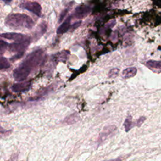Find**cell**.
Segmentation results:
<instances>
[{"mask_svg":"<svg viewBox=\"0 0 161 161\" xmlns=\"http://www.w3.org/2000/svg\"><path fill=\"white\" fill-rule=\"evenodd\" d=\"M0 37L8 39V40H14V42H22V41L30 39L29 36L25 35L19 33H14V32L0 33Z\"/></svg>","mask_w":161,"mask_h":161,"instance_id":"obj_5","label":"cell"},{"mask_svg":"<svg viewBox=\"0 0 161 161\" xmlns=\"http://www.w3.org/2000/svg\"><path fill=\"white\" fill-rule=\"evenodd\" d=\"M116 130V127L115 126V125H111V126L104 127L99 136L98 142H103L105 139H106L108 137L111 135V134L113 132H114Z\"/></svg>","mask_w":161,"mask_h":161,"instance_id":"obj_8","label":"cell"},{"mask_svg":"<svg viewBox=\"0 0 161 161\" xmlns=\"http://www.w3.org/2000/svg\"><path fill=\"white\" fill-rule=\"evenodd\" d=\"M10 67V64L9 61L5 57L0 55V70L6 69Z\"/></svg>","mask_w":161,"mask_h":161,"instance_id":"obj_14","label":"cell"},{"mask_svg":"<svg viewBox=\"0 0 161 161\" xmlns=\"http://www.w3.org/2000/svg\"><path fill=\"white\" fill-rule=\"evenodd\" d=\"M91 11V8L90 6L82 4L75 8L73 13V16L77 19H82L87 16L90 13Z\"/></svg>","mask_w":161,"mask_h":161,"instance_id":"obj_6","label":"cell"},{"mask_svg":"<svg viewBox=\"0 0 161 161\" xmlns=\"http://www.w3.org/2000/svg\"><path fill=\"white\" fill-rule=\"evenodd\" d=\"M30 43V39L22 41V42H14L11 44H9L8 48L11 52L15 53H24L26 48L28 47Z\"/></svg>","mask_w":161,"mask_h":161,"instance_id":"obj_4","label":"cell"},{"mask_svg":"<svg viewBox=\"0 0 161 161\" xmlns=\"http://www.w3.org/2000/svg\"><path fill=\"white\" fill-rule=\"evenodd\" d=\"M146 66L153 72L160 73L161 70V62L160 60H148L145 63Z\"/></svg>","mask_w":161,"mask_h":161,"instance_id":"obj_10","label":"cell"},{"mask_svg":"<svg viewBox=\"0 0 161 161\" xmlns=\"http://www.w3.org/2000/svg\"><path fill=\"white\" fill-rule=\"evenodd\" d=\"M68 10H69V9H65L64 11H62V13H61V14H60V15L59 20H58V22H59V23L61 22V21L63 20V19L65 18V15L67 14V12H68Z\"/></svg>","mask_w":161,"mask_h":161,"instance_id":"obj_18","label":"cell"},{"mask_svg":"<svg viewBox=\"0 0 161 161\" xmlns=\"http://www.w3.org/2000/svg\"><path fill=\"white\" fill-rule=\"evenodd\" d=\"M5 2H6V3H9V2H11L12 0H4Z\"/></svg>","mask_w":161,"mask_h":161,"instance_id":"obj_22","label":"cell"},{"mask_svg":"<svg viewBox=\"0 0 161 161\" xmlns=\"http://www.w3.org/2000/svg\"><path fill=\"white\" fill-rule=\"evenodd\" d=\"M31 87L30 81H21L20 82L14 84L12 86V90L14 92H20L27 91Z\"/></svg>","mask_w":161,"mask_h":161,"instance_id":"obj_7","label":"cell"},{"mask_svg":"<svg viewBox=\"0 0 161 161\" xmlns=\"http://www.w3.org/2000/svg\"><path fill=\"white\" fill-rule=\"evenodd\" d=\"M71 16H68L65 20L60 25V26L57 30V33L58 35H62L67 32L70 27V21H71Z\"/></svg>","mask_w":161,"mask_h":161,"instance_id":"obj_9","label":"cell"},{"mask_svg":"<svg viewBox=\"0 0 161 161\" xmlns=\"http://www.w3.org/2000/svg\"><path fill=\"white\" fill-rule=\"evenodd\" d=\"M119 70L118 68H113L109 70L108 72V77L109 78H114L118 76L119 74Z\"/></svg>","mask_w":161,"mask_h":161,"instance_id":"obj_16","label":"cell"},{"mask_svg":"<svg viewBox=\"0 0 161 161\" xmlns=\"http://www.w3.org/2000/svg\"><path fill=\"white\" fill-rule=\"evenodd\" d=\"M47 26L45 22H43L39 25L37 28L36 33V35L38 36V38H40L42 35H43L45 33L47 30Z\"/></svg>","mask_w":161,"mask_h":161,"instance_id":"obj_13","label":"cell"},{"mask_svg":"<svg viewBox=\"0 0 161 161\" xmlns=\"http://www.w3.org/2000/svg\"><path fill=\"white\" fill-rule=\"evenodd\" d=\"M79 119V115L77 114L76 113H74V114L70 115L67 118H65L64 120V123L67 125H70V124H73V123L77 122Z\"/></svg>","mask_w":161,"mask_h":161,"instance_id":"obj_12","label":"cell"},{"mask_svg":"<svg viewBox=\"0 0 161 161\" xmlns=\"http://www.w3.org/2000/svg\"><path fill=\"white\" fill-rule=\"evenodd\" d=\"M43 50L38 49L29 53L13 71V77L18 82L25 80L32 70L37 68L44 60Z\"/></svg>","mask_w":161,"mask_h":161,"instance_id":"obj_1","label":"cell"},{"mask_svg":"<svg viewBox=\"0 0 161 161\" xmlns=\"http://www.w3.org/2000/svg\"><path fill=\"white\" fill-rule=\"evenodd\" d=\"M132 118L131 116H128L124 122V127L125 131L128 132L132 128Z\"/></svg>","mask_w":161,"mask_h":161,"instance_id":"obj_15","label":"cell"},{"mask_svg":"<svg viewBox=\"0 0 161 161\" xmlns=\"http://www.w3.org/2000/svg\"><path fill=\"white\" fill-rule=\"evenodd\" d=\"M146 118L145 116H141L138 118V119L136 121V126H140L145 121Z\"/></svg>","mask_w":161,"mask_h":161,"instance_id":"obj_20","label":"cell"},{"mask_svg":"<svg viewBox=\"0 0 161 161\" xmlns=\"http://www.w3.org/2000/svg\"><path fill=\"white\" fill-rule=\"evenodd\" d=\"M80 24H81V21H77V22H76V23H74L72 26H70V28H72V30H75V28H78V27L80 25Z\"/></svg>","mask_w":161,"mask_h":161,"instance_id":"obj_21","label":"cell"},{"mask_svg":"<svg viewBox=\"0 0 161 161\" xmlns=\"http://www.w3.org/2000/svg\"><path fill=\"white\" fill-rule=\"evenodd\" d=\"M20 7L23 9L31 11L38 17L42 16V7L36 1H25L21 3Z\"/></svg>","mask_w":161,"mask_h":161,"instance_id":"obj_3","label":"cell"},{"mask_svg":"<svg viewBox=\"0 0 161 161\" xmlns=\"http://www.w3.org/2000/svg\"><path fill=\"white\" fill-rule=\"evenodd\" d=\"M9 45V43L3 40H0V52H3L6 48H8V47Z\"/></svg>","mask_w":161,"mask_h":161,"instance_id":"obj_17","label":"cell"},{"mask_svg":"<svg viewBox=\"0 0 161 161\" xmlns=\"http://www.w3.org/2000/svg\"><path fill=\"white\" fill-rule=\"evenodd\" d=\"M23 54H24V53H17L16 55H14L13 57H12L10 58V60H12V61H14V60H16L17 59L20 58L23 55Z\"/></svg>","mask_w":161,"mask_h":161,"instance_id":"obj_19","label":"cell"},{"mask_svg":"<svg viewBox=\"0 0 161 161\" xmlns=\"http://www.w3.org/2000/svg\"><path fill=\"white\" fill-rule=\"evenodd\" d=\"M33 20L27 14L22 13H12L5 19V25L14 29H31L34 26Z\"/></svg>","mask_w":161,"mask_h":161,"instance_id":"obj_2","label":"cell"},{"mask_svg":"<svg viewBox=\"0 0 161 161\" xmlns=\"http://www.w3.org/2000/svg\"><path fill=\"white\" fill-rule=\"evenodd\" d=\"M137 73V69L136 67H128L125 69H124L122 72V76L124 79H129L131 77H134Z\"/></svg>","mask_w":161,"mask_h":161,"instance_id":"obj_11","label":"cell"}]
</instances>
